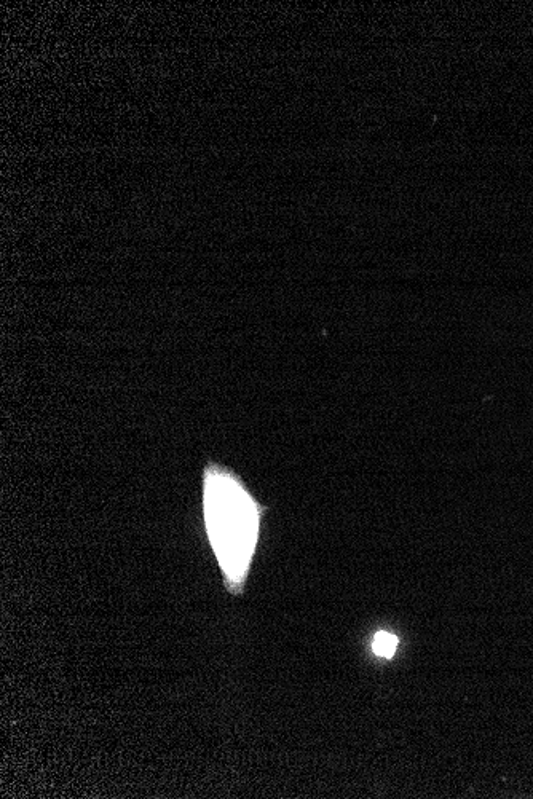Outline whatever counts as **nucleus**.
Listing matches in <instances>:
<instances>
[{
    "mask_svg": "<svg viewBox=\"0 0 533 799\" xmlns=\"http://www.w3.org/2000/svg\"><path fill=\"white\" fill-rule=\"evenodd\" d=\"M261 514V506L232 471L214 463L206 466L203 473L206 533L232 594H240L248 576Z\"/></svg>",
    "mask_w": 533,
    "mask_h": 799,
    "instance_id": "obj_1",
    "label": "nucleus"
},
{
    "mask_svg": "<svg viewBox=\"0 0 533 799\" xmlns=\"http://www.w3.org/2000/svg\"><path fill=\"white\" fill-rule=\"evenodd\" d=\"M398 648V637L388 632H379L372 642V651L380 658H393Z\"/></svg>",
    "mask_w": 533,
    "mask_h": 799,
    "instance_id": "obj_2",
    "label": "nucleus"
}]
</instances>
